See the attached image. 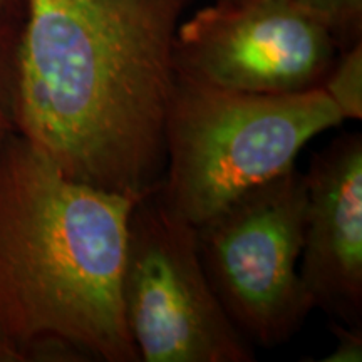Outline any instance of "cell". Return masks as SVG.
Listing matches in <instances>:
<instances>
[{"label": "cell", "instance_id": "1", "mask_svg": "<svg viewBox=\"0 0 362 362\" xmlns=\"http://www.w3.org/2000/svg\"><path fill=\"white\" fill-rule=\"evenodd\" d=\"M187 2L25 0L13 131L71 178L156 192Z\"/></svg>", "mask_w": 362, "mask_h": 362}, {"label": "cell", "instance_id": "2", "mask_svg": "<svg viewBox=\"0 0 362 362\" xmlns=\"http://www.w3.org/2000/svg\"><path fill=\"white\" fill-rule=\"evenodd\" d=\"M141 198L71 178L16 131L0 144V334L25 361H139L121 280Z\"/></svg>", "mask_w": 362, "mask_h": 362}, {"label": "cell", "instance_id": "3", "mask_svg": "<svg viewBox=\"0 0 362 362\" xmlns=\"http://www.w3.org/2000/svg\"><path fill=\"white\" fill-rule=\"evenodd\" d=\"M342 123L320 88L243 93L176 72L158 194L178 218L198 228L296 168L310 139Z\"/></svg>", "mask_w": 362, "mask_h": 362}, {"label": "cell", "instance_id": "4", "mask_svg": "<svg viewBox=\"0 0 362 362\" xmlns=\"http://www.w3.org/2000/svg\"><path fill=\"white\" fill-rule=\"evenodd\" d=\"M121 297L139 361H255L208 280L197 228L178 218L158 189L131 214Z\"/></svg>", "mask_w": 362, "mask_h": 362}, {"label": "cell", "instance_id": "5", "mask_svg": "<svg viewBox=\"0 0 362 362\" xmlns=\"http://www.w3.org/2000/svg\"><path fill=\"white\" fill-rule=\"evenodd\" d=\"M305 202L292 168L197 228L208 280L252 346L288 342L315 309L300 277Z\"/></svg>", "mask_w": 362, "mask_h": 362}, {"label": "cell", "instance_id": "6", "mask_svg": "<svg viewBox=\"0 0 362 362\" xmlns=\"http://www.w3.org/2000/svg\"><path fill=\"white\" fill-rule=\"evenodd\" d=\"M341 52L329 27L296 0H216L180 22L176 72L259 94L319 88Z\"/></svg>", "mask_w": 362, "mask_h": 362}, {"label": "cell", "instance_id": "7", "mask_svg": "<svg viewBox=\"0 0 362 362\" xmlns=\"http://www.w3.org/2000/svg\"><path fill=\"white\" fill-rule=\"evenodd\" d=\"M304 180L302 282L314 307L362 327V136L334 139L312 158Z\"/></svg>", "mask_w": 362, "mask_h": 362}, {"label": "cell", "instance_id": "8", "mask_svg": "<svg viewBox=\"0 0 362 362\" xmlns=\"http://www.w3.org/2000/svg\"><path fill=\"white\" fill-rule=\"evenodd\" d=\"M341 112L344 121L362 117V42L341 49L319 86Z\"/></svg>", "mask_w": 362, "mask_h": 362}, {"label": "cell", "instance_id": "9", "mask_svg": "<svg viewBox=\"0 0 362 362\" xmlns=\"http://www.w3.org/2000/svg\"><path fill=\"white\" fill-rule=\"evenodd\" d=\"M296 2L329 27L341 49L361 40L362 0H296Z\"/></svg>", "mask_w": 362, "mask_h": 362}, {"label": "cell", "instance_id": "10", "mask_svg": "<svg viewBox=\"0 0 362 362\" xmlns=\"http://www.w3.org/2000/svg\"><path fill=\"white\" fill-rule=\"evenodd\" d=\"M22 24L0 17V124L12 126ZM13 128V126H12Z\"/></svg>", "mask_w": 362, "mask_h": 362}, {"label": "cell", "instance_id": "11", "mask_svg": "<svg viewBox=\"0 0 362 362\" xmlns=\"http://www.w3.org/2000/svg\"><path fill=\"white\" fill-rule=\"evenodd\" d=\"M336 347L324 362H361L362 361V327H352L337 320L330 322Z\"/></svg>", "mask_w": 362, "mask_h": 362}, {"label": "cell", "instance_id": "12", "mask_svg": "<svg viewBox=\"0 0 362 362\" xmlns=\"http://www.w3.org/2000/svg\"><path fill=\"white\" fill-rule=\"evenodd\" d=\"M0 17L22 24L25 17V0H0Z\"/></svg>", "mask_w": 362, "mask_h": 362}, {"label": "cell", "instance_id": "13", "mask_svg": "<svg viewBox=\"0 0 362 362\" xmlns=\"http://www.w3.org/2000/svg\"><path fill=\"white\" fill-rule=\"evenodd\" d=\"M24 356L21 354L19 349L8 342L6 337L0 334V362H24Z\"/></svg>", "mask_w": 362, "mask_h": 362}, {"label": "cell", "instance_id": "14", "mask_svg": "<svg viewBox=\"0 0 362 362\" xmlns=\"http://www.w3.org/2000/svg\"><path fill=\"white\" fill-rule=\"evenodd\" d=\"M11 131H13L11 124H0V144L4 143V139L7 138V134L11 133Z\"/></svg>", "mask_w": 362, "mask_h": 362}]
</instances>
